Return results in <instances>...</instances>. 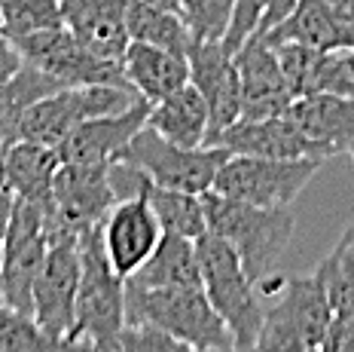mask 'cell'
Returning <instances> with one entry per match:
<instances>
[{"mask_svg":"<svg viewBox=\"0 0 354 352\" xmlns=\"http://www.w3.org/2000/svg\"><path fill=\"white\" fill-rule=\"evenodd\" d=\"M208 230L223 236L239 252L248 276L257 288L275 276L278 261L293 245L297 236V218L293 209H263V205L239 202L208 190L202 196Z\"/></svg>","mask_w":354,"mask_h":352,"instance_id":"cell-1","label":"cell"},{"mask_svg":"<svg viewBox=\"0 0 354 352\" xmlns=\"http://www.w3.org/2000/svg\"><path fill=\"white\" fill-rule=\"evenodd\" d=\"M125 325H153L187 346H235L232 331L214 310L202 285L180 288H131L125 285Z\"/></svg>","mask_w":354,"mask_h":352,"instance_id":"cell-2","label":"cell"},{"mask_svg":"<svg viewBox=\"0 0 354 352\" xmlns=\"http://www.w3.org/2000/svg\"><path fill=\"white\" fill-rule=\"evenodd\" d=\"M80 258H83V273H80L77 310H73V328L68 337L116 352L125 328V279L116 276L104 254L101 224L83 230Z\"/></svg>","mask_w":354,"mask_h":352,"instance_id":"cell-3","label":"cell"},{"mask_svg":"<svg viewBox=\"0 0 354 352\" xmlns=\"http://www.w3.org/2000/svg\"><path fill=\"white\" fill-rule=\"evenodd\" d=\"M198 254V273H202V288L226 328L232 331L235 346L254 349L257 334L263 325V303L257 294V282L248 276L239 252L217 233H202L196 239Z\"/></svg>","mask_w":354,"mask_h":352,"instance_id":"cell-4","label":"cell"},{"mask_svg":"<svg viewBox=\"0 0 354 352\" xmlns=\"http://www.w3.org/2000/svg\"><path fill=\"white\" fill-rule=\"evenodd\" d=\"M263 313L254 352H306L321 346L333 322V306L318 276L284 279Z\"/></svg>","mask_w":354,"mask_h":352,"instance_id":"cell-5","label":"cell"},{"mask_svg":"<svg viewBox=\"0 0 354 352\" xmlns=\"http://www.w3.org/2000/svg\"><path fill=\"white\" fill-rule=\"evenodd\" d=\"M321 157L299 159H269V157H245L230 153L214 181V193L230 196L239 202L263 205V209H290L299 193L312 184L321 172Z\"/></svg>","mask_w":354,"mask_h":352,"instance_id":"cell-6","label":"cell"},{"mask_svg":"<svg viewBox=\"0 0 354 352\" xmlns=\"http://www.w3.org/2000/svg\"><path fill=\"white\" fill-rule=\"evenodd\" d=\"M141 98L131 86H64L46 98H40L25 111L19 123L16 138H31V141L58 148L64 138L71 135L80 123L95 120V116H113L129 111L135 101Z\"/></svg>","mask_w":354,"mask_h":352,"instance_id":"cell-7","label":"cell"},{"mask_svg":"<svg viewBox=\"0 0 354 352\" xmlns=\"http://www.w3.org/2000/svg\"><path fill=\"white\" fill-rule=\"evenodd\" d=\"M230 159V150L220 144H202V148H180L165 141L150 126H144L122 153V163L141 168L156 187L183 190V193L205 196L214 190L220 166Z\"/></svg>","mask_w":354,"mask_h":352,"instance_id":"cell-8","label":"cell"},{"mask_svg":"<svg viewBox=\"0 0 354 352\" xmlns=\"http://www.w3.org/2000/svg\"><path fill=\"white\" fill-rule=\"evenodd\" d=\"M43 205L46 202L16 200L10 215V227H6V236H3V267H0L3 303L31 315H34V285L49 252Z\"/></svg>","mask_w":354,"mask_h":352,"instance_id":"cell-9","label":"cell"},{"mask_svg":"<svg viewBox=\"0 0 354 352\" xmlns=\"http://www.w3.org/2000/svg\"><path fill=\"white\" fill-rule=\"evenodd\" d=\"M21 49V58L34 68L46 71L64 86H98V83H113V86H129L122 71V62H107V58L88 53V49L71 34L68 25H53L43 31L25 34L16 40Z\"/></svg>","mask_w":354,"mask_h":352,"instance_id":"cell-10","label":"cell"},{"mask_svg":"<svg viewBox=\"0 0 354 352\" xmlns=\"http://www.w3.org/2000/svg\"><path fill=\"white\" fill-rule=\"evenodd\" d=\"M165 236L147 196L120 200L101 221V245L120 279H131Z\"/></svg>","mask_w":354,"mask_h":352,"instance_id":"cell-11","label":"cell"},{"mask_svg":"<svg viewBox=\"0 0 354 352\" xmlns=\"http://www.w3.org/2000/svg\"><path fill=\"white\" fill-rule=\"evenodd\" d=\"M189 83L205 95L211 111V135L208 144L217 141L241 116V77L235 55L220 40H193L189 46Z\"/></svg>","mask_w":354,"mask_h":352,"instance_id":"cell-12","label":"cell"},{"mask_svg":"<svg viewBox=\"0 0 354 352\" xmlns=\"http://www.w3.org/2000/svg\"><path fill=\"white\" fill-rule=\"evenodd\" d=\"M80 273H83L80 236L49 245L34 285V319L53 337H68L73 328Z\"/></svg>","mask_w":354,"mask_h":352,"instance_id":"cell-13","label":"cell"},{"mask_svg":"<svg viewBox=\"0 0 354 352\" xmlns=\"http://www.w3.org/2000/svg\"><path fill=\"white\" fill-rule=\"evenodd\" d=\"M241 77V116L239 120H266L287 114L293 105V92L287 83L275 49L263 40V34L250 37L235 53Z\"/></svg>","mask_w":354,"mask_h":352,"instance_id":"cell-14","label":"cell"},{"mask_svg":"<svg viewBox=\"0 0 354 352\" xmlns=\"http://www.w3.org/2000/svg\"><path fill=\"white\" fill-rule=\"evenodd\" d=\"M147 114H150V101L138 98L122 114L95 116V120L80 123L58 144V157H62V163H88V166L120 163L129 141L147 126Z\"/></svg>","mask_w":354,"mask_h":352,"instance_id":"cell-15","label":"cell"},{"mask_svg":"<svg viewBox=\"0 0 354 352\" xmlns=\"http://www.w3.org/2000/svg\"><path fill=\"white\" fill-rule=\"evenodd\" d=\"M269 46L302 43V46L345 53L354 49V19L345 10V0H299L281 25L263 34Z\"/></svg>","mask_w":354,"mask_h":352,"instance_id":"cell-16","label":"cell"},{"mask_svg":"<svg viewBox=\"0 0 354 352\" xmlns=\"http://www.w3.org/2000/svg\"><path fill=\"white\" fill-rule=\"evenodd\" d=\"M287 114L302 129V135L312 141L321 159H354V95H302V98H293Z\"/></svg>","mask_w":354,"mask_h":352,"instance_id":"cell-17","label":"cell"},{"mask_svg":"<svg viewBox=\"0 0 354 352\" xmlns=\"http://www.w3.org/2000/svg\"><path fill=\"white\" fill-rule=\"evenodd\" d=\"M110 166H88V163H62L53 184V205L80 230L101 224L107 211L120 202L110 181Z\"/></svg>","mask_w":354,"mask_h":352,"instance_id":"cell-18","label":"cell"},{"mask_svg":"<svg viewBox=\"0 0 354 352\" xmlns=\"http://www.w3.org/2000/svg\"><path fill=\"white\" fill-rule=\"evenodd\" d=\"M62 16L88 53L107 62H122L131 43L125 25L129 0H62Z\"/></svg>","mask_w":354,"mask_h":352,"instance_id":"cell-19","label":"cell"},{"mask_svg":"<svg viewBox=\"0 0 354 352\" xmlns=\"http://www.w3.org/2000/svg\"><path fill=\"white\" fill-rule=\"evenodd\" d=\"M220 148L230 153H245V157H269V159H299V157H318L302 129L293 123L290 114L266 116V120H239L226 132H220Z\"/></svg>","mask_w":354,"mask_h":352,"instance_id":"cell-20","label":"cell"},{"mask_svg":"<svg viewBox=\"0 0 354 352\" xmlns=\"http://www.w3.org/2000/svg\"><path fill=\"white\" fill-rule=\"evenodd\" d=\"M58 168H62L58 148L31 138H12L6 141L0 159V187H6L16 200L49 202Z\"/></svg>","mask_w":354,"mask_h":352,"instance_id":"cell-21","label":"cell"},{"mask_svg":"<svg viewBox=\"0 0 354 352\" xmlns=\"http://www.w3.org/2000/svg\"><path fill=\"white\" fill-rule=\"evenodd\" d=\"M122 71L129 86L150 105L189 83V58L187 53H174L165 46L131 40L122 55Z\"/></svg>","mask_w":354,"mask_h":352,"instance_id":"cell-22","label":"cell"},{"mask_svg":"<svg viewBox=\"0 0 354 352\" xmlns=\"http://www.w3.org/2000/svg\"><path fill=\"white\" fill-rule=\"evenodd\" d=\"M147 126L165 141L180 144V148H202L211 135V111L205 95L193 83H183L180 89L159 98L150 105Z\"/></svg>","mask_w":354,"mask_h":352,"instance_id":"cell-23","label":"cell"},{"mask_svg":"<svg viewBox=\"0 0 354 352\" xmlns=\"http://www.w3.org/2000/svg\"><path fill=\"white\" fill-rule=\"evenodd\" d=\"M131 288H180V285H202L198 273V254H196V239L165 233L156 252L144 261L131 279H125Z\"/></svg>","mask_w":354,"mask_h":352,"instance_id":"cell-24","label":"cell"},{"mask_svg":"<svg viewBox=\"0 0 354 352\" xmlns=\"http://www.w3.org/2000/svg\"><path fill=\"white\" fill-rule=\"evenodd\" d=\"M58 89H64L62 80H55L53 74H46V71L25 62V68L16 77L0 83V135L6 141H12L19 135V123L28 107Z\"/></svg>","mask_w":354,"mask_h":352,"instance_id":"cell-25","label":"cell"},{"mask_svg":"<svg viewBox=\"0 0 354 352\" xmlns=\"http://www.w3.org/2000/svg\"><path fill=\"white\" fill-rule=\"evenodd\" d=\"M129 37L138 43H153V46H165L174 53H189L193 46V31H189L187 19L180 12H168L159 6L141 3V0H129Z\"/></svg>","mask_w":354,"mask_h":352,"instance_id":"cell-26","label":"cell"},{"mask_svg":"<svg viewBox=\"0 0 354 352\" xmlns=\"http://www.w3.org/2000/svg\"><path fill=\"white\" fill-rule=\"evenodd\" d=\"M86 340L53 337L31 313L0 303V352H83Z\"/></svg>","mask_w":354,"mask_h":352,"instance_id":"cell-27","label":"cell"},{"mask_svg":"<svg viewBox=\"0 0 354 352\" xmlns=\"http://www.w3.org/2000/svg\"><path fill=\"white\" fill-rule=\"evenodd\" d=\"M144 196L150 200L153 211H156L159 224L165 233H177V236L198 239L202 233H208V218H205V202L198 193H183V190H168L156 187L150 181L144 190Z\"/></svg>","mask_w":354,"mask_h":352,"instance_id":"cell-28","label":"cell"},{"mask_svg":"<svg viewBox=\"0 0 354 352\" xmlns=\"http://www.w3.org/2000/svg\"><path fill=\"white\" fill-rule=\"evenodd\" d=\"M315 276L327 291L333 315H354V221L342 230L333 252L318 263Z\"/></svg>","mask_w":354,"mask_h":352,"instance_id":"cell-29","label":"cell"},{"mask_svg":"<svg viewBox=\"0 0 354 352\" xmlns=\"http://www.w3.org/2000/svg\"><path fill=\"white\" fill-rule=\"evenodd\" d=\"M0 19H3V34L12 40L43 28L64 25L62 0H0Z\"/></svg>","mask_w":354,"mask_h":352,"instance_id":"cell-30","label":"cell"},{"mask_svg":"<svg viewBox=\"0 0 354 352\" xmlns=\"http://www.w3.org/2000/svg\"><path fill=\"white\" fill-rule=\"evenodd\" d=\"M232 3L235 0H183V19L193 31V40H223Z\"/></svg>","mask_w":354,"mask_h":352,"instance_id":"cell-31","label":"cell"},{"mask_svg":"<svg viewBox=\"0 0 354 352\" xmlns=\"http://www.w3.org/2000/svg\"><path fill=\"white\" fill-rule=\"evenodd\" d=\"M266 10H269V0H235L230 28H226V34L220 43L235 55L250 37H257V34L263 31Z\"/></svg>","mask_w":354,"mask_h":352,"instance_id":"cell-32","label":"cell"},{"mask_svg":"<svg viewBox=\"0 0 354 352\" xmlns=\"http://www.w3.org/2000/svg\"><path fill=\"white\" fill-rule=\"evenodd\" d=\"M183 340H177L162 328L153 325H125L120 334V346L116 352H189Z\"/></svg>","mask_w":354,"mask_h":352,"instance_id":"cell-33","label":"cell"},{"mask_svg":"<svg viewBox=\"0 0 354 352\" xmlns=\"http://www.w3.org/2000/svg\"><path fill=\"white\" fill-rule=\"evenodd\" d=\"M321 346L327 352H354V315H333Z\"/></svg>","mask_w":354,"mask_h":352,"instance_id":"cell-34","label":"cell"},{"mask_svg":"<svg viewBox=\"0 0 354 352\" xmlns=\"http://www.w3.org/2000/svg\"><path fill=\"white\" fill-rule=\"evenodd\" d=\"M21 68H25V58H21V49L16 46V40L6 37V34L0 31V83L12 80Z\"/></svg>","mask_w":354,"mask_h":352,"instance_id":"cell-35","label":"cell"},{"mask_svg":"<svg viewBox=\"0 0 354 352\" xmlns=\"http://www.w3.org/2000/svg\"><path fill=\"white\" fill-rule=\"evenodd\" d=\"M299 0H269V10H266V19H263V31H272L275 25H281V21L293 12V6H297Z\"/></svg>","mask_w":354,"mask_h":352,"instance_id":"cell-36","label":"cell"},{"mask_svg":"<svg viewBox=\"0 0 354 352\" xmlns=\"http://www.w3.org/2000/svg\"><path fill=\"white\" fill-rule=\"evenodd\" d=\"M12 205H16V196H12V193H10V190H6V187H0V245H3L6 227H10Z\"/></svg>","mask_w":354,"mask_h":352,"instance_id":"cell-37","label":"cell"},{"mask_svg":"<svg viewBox=\"0 0 354 352\" xmlns=\"http://www.w3.org/2000/svg\"><path fill=\"white\" fill-rule=\"evenodd\" d=\"M141 3H150V6H159V10L180 12V16H183V0H141Z\"/></svg>","mask_w":354,"mask_h":352,"instance_id":"cell-38","label":"cell"},{"mask_svg":"<svg viewBox=\"0 0 354 352\" xmlns=\"http://www.w3.org/2000/svg\"><path fill=\"white\" fill-rule=\"evenodd\" d=\"M189 352H254V349H241V346H202V349H189Z\"/></svg>","mask_w":354,"mask_h":352,"instance_id":"cell-39","label":"cell"},{"mask_svg":"<svg viewBox=\"0 0 354 352\" xmlns=\"http://www.w3.org/2000/svg\"><path fill=\"white\" fill-rule=\"evenodd\" d=\"M342 64H345V71H348L351 80H354V49H345L342 53Z\"/></svg>","mask_w":354,"mask_h":352,"instance_id":"cell-40","label":"cell"},{"mask_svg":"<svg viewBox=\"0 0 354 352\" xmlns=\"http://www.w3.org/2000/svg\"><path fill=\"white\" fill-rule=\"evenodd\" d=\"M83 352H110V349H101V346H95V343H86Z\"/></svg>","mask_w":354,"mask_h":352,"instance_id":"cell-41","label":"cell"},{"mask_svg":"<svg viewBox=\"0 0 354 352\" xmlns=\"http://www.w3.org/2000/svg\"><path fill=\"white\" fill-rule=\"evenodd\" d=\"M0 267H3V245H0ZM0 303H3V291H0Z\"/></svg>","mask_w":354,"mask_h":352,"instance_id":"cell-42","label":"cell"},{"mask_svg":"<svg viewBox=\"0 0 354 352\" xmlns=\"http://www.w3.org/2000/svg\"><path fill=\"white\" fill-rule=\"evenodd\" d=\"M3 148H6V138L0 135V159H3Z\"/></svg>","mask_w":354,"mask_h":352,"instance_id":"cell-43","label":"cell"},{"mask_svg":"<svg viewBox=\"0 0 354 352\" xmlns=\"http://www.w3.org/2000/svg\"><path fill=\"white\" fill-rule=\"evenodd\" d=\"M306 352H327V349H324V346H312V349H306Z\"/></svg>","mask_w":354,"mask_h":352,"instance_id":"cell-44","label":"cell"},{"mask_svg":"<svg viewBox=\"0 0 354 352\" xmlns=\"http://www.w3.org/2000/svg\"><path fill=\"white\" fill-rule=\"evenodd\" d=\"M0 31H3V19H0Z\"/></svg>","mask_w":354,"mask_h":352,"instance_id":"cell-45","label":"cell"}]
</instances>
